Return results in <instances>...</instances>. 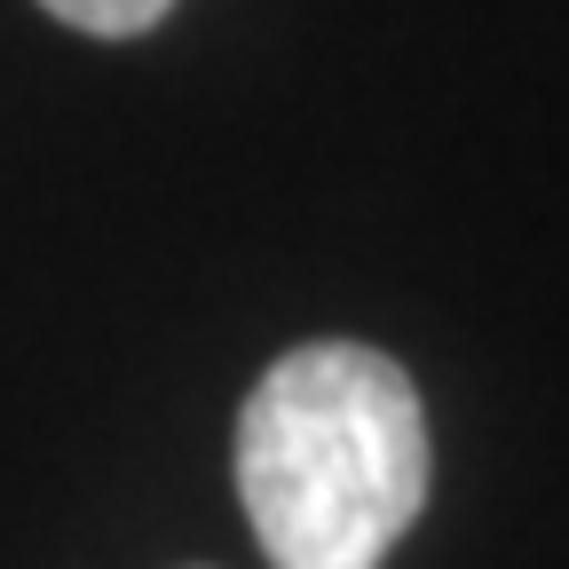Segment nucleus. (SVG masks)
Segmentation results:
<instances>
[{
    "mask_svg": "<svg viewBox=\"0 0 569 569\" xmlns=\"http://www.w3.org/2000/svg\"><path fill=\"white\" fill-rule=\"evenodd\" d=\"M238 498L269 569H380L427 507V411L396 356L309 340L238 411Z\"/></svg>",
    "mask_w": 569,
    "mask_h": 569,
    "instance_id": "1",
    "label": "nucleus"
},
{
    "mask_svg": "<svg viewBox=\"0 0 569 569\" xmlns=\"http://www.w3.org/2000/svg\"><path fill=\"white\" fill-rule=\"evenodd\" d=\"M48 17H63V24H80V32H96V40H134V32H151L174 0H40Z\"/></svg>",
    "mask_w": 569,
    "mask_h": 569,
    "instance_id": "2",
    "label": "nucleus"
}]
</instances>
